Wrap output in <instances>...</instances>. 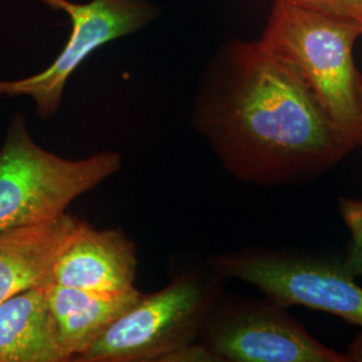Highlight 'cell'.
I'll return each mask as SVG.
<instances>
[{
  "label": "cell",
  "instance_id": "obj_1",
  "mask_svg": "<svg viewBox=\"0 0 362 362\" xmlns=\"http://www.w3.org/2000/svg\"><path fill=\"white\" fill-rule=\"evenodd\" d=\"M192 125L233 177L263 187L311 180L356 149L297 69L260 40L233 39L211 57Z\"/></svg>",
  "mask_w": 362,
  "mask_h": 362
},
{
  "label": "cell",
  "instance_id": "obj_2",
  "mask_svg": "<svg viewBox=\"0 0 362 362\" xmlns=\"http://www.w3.org/2000/svg\"><path fill=\"white\" fill-rule=\"evenodd\" d=\"M361 35L358 21L275 0L259 39L297 69L326 115L356 148L362 145L361 73L353 50Z\"/></svg>",
  "mask_w": 362,
  "mask_h": 362
},
{
  "label": "cell",
  "instance_id": "obj_3",
  "mask_svg": "<svg viewBox=\"0 0 362 362\" xmlns=\"http://www.w3.org/2000/svg\"><path fill=\"white\" fill-rule=\"evenodd\" d=\"M121 168V156L112 151L79 160L54 155L34 141L25 117L16 115L0 148V231L59 218Z\"/></svg>",
  "mask_w": 362,
  "mask_h": 362
},
{
  "label": "cell",
  "instance_id": "obj_4",
  "mask_svg": "<svg viewBox=\"0 0 362 362\" xmlns=\"http://www.w3.org/2000/svg\"><path fill=\"white\" fill-rule=\"evenodd\" d=\"M221 281L211 269L184 272L167 287L141 294L77 361H167L200 338L221 298Z\"/></svg>",
  "mask_w": 362,
  "mask_h": 362
},
{
  "label": "cell",
  "instance_id": "obj_5",
  "mask_svg": "<svg viewBox=\"0 0 362 362\" xmlns=\"http://www.w3.org/2000/svg\"><path fill=\"white\" fill-rule=\"evenodd\" d=\"M209 269L221 279L255 286L287 308L324 311L362 327V287L344 259L287 248H243L220 252Z\"/></svg>",
  "mask_w": 362,
  "mask_h": 362
},
{
  "label": "cell",
  "instance_id": "obj_6",
  "mask_svg": "<svg viewBox=\"0 0 362 362\" xmlns=\"http://www.w3.org/2000/svg\"><path fill=\"white\" fill-rule=\"evenodd\" d=\"M287 309L267 297L220 298L203 326L202 344L219 361L349 362L345 353L311 336Z\"/></svg>",
  "mask_w": 362,
  "mask_h": 362
},
{
  "label": "cell",
  "instance_id": "obj_7",
  "mask_svg": "<svg viewBox=\"0 0 362 362\" xmlns=\"http://www.w3.org/2000/svg\"><path fill=\"white\" fill-rule=\"evenodd\" d=\"M52 10L69 15L71 33L65 47L50 66L38 74L0 81V97H30L42 119L61 107L66 83L85 59L106 43L139 33L157 16L148 0H42Z\"/></svg>",
  "mask_w": 362,
  "mask_h": 362
},
{
  "label": "cell",
  "instance_id": "obj_8",
  "mask_svg": "<svg viewBox=\"0 0 362 362\" xmlns=\"http://www.w3.org/2000/svg\"><path fill=\"white\" fill-rule=\"evenodd\" d=\"M137 250L121 230H97L86 221L57 260L52 284L101 294L136 287Z\"/></svg>",
  "mask_w": 362,
  "mask_h": 362
},
{
  "label": "cell",
  "instance_id": "obj_9",
  "mask_svg": "<svg viewBox=\"0 0 362 362\" xmlns=\"http://www.w3.org/2000/svg\"><path fill=\"white\" fill-rule=\"evenodd\" d=\"M83 220L64 214L57 219L0 231V303L52 284L54 267Z\"/></svg>",
  "mask_w": 362,
  "mask_h": 362
},
{
  "label": "cell",
  "instance_id": "obj_10",
  "mask_svg": "<svg viewBox=\"0 0 362 362\" xmlns=\"http://www.w3.org/2000/svg\"><path fill=\"white\" fill-rule=\"evenodd\" d=\"M45 290L67 361H77L143 294L136 287L119 294H101L57 284Z\"/></svg>",
  "mask_w": 362,
  "mask_h": 362
},
{
  "label": "cell",
  "instance_id": "obj_11",
  "mask_svg": "<svg viewBox=\"0 0 362 362\" xmlns=\"http://www.w3.org/2000/svg\"><path fill=\"white\" fill-rule=\"evenodd\" d=\"M45 287L0 303V362H65Z\"/></svg>",
  "mask_w": 362,
  "mask_h": 362
},
{
  "label": "cell",
  "instance_id": "obj_12",
  "mask_svg": "<svg viewBox=\"0 0 362 362\" xmlns=\"http://www.w3.org/2000/svg\"><path fill=\"white\" fill-rule=\"evenodd\" d=\"M339 214L351 235V246L344 258L346 270L354 276H362V200L339 197Z\"/></svg>",
  "mask_w": 362,
  "mask_h": 362
},
{
  "label": "cell",
  "instance_id": "obj_13",
  "mask_svg": "<svg viewBox=\"0 0 362 362\" xmlns=\"http://www.w3.org/2000/svg\"><path fill=\"white\" fill-rule=\"evenodd\" d=\"M324 13L350 18L362 23V0H291Z\"/></svg>",
  "mask_w": 362,
  "mask_h": 362
},
{
  "label": "cell",
  "instance_id": "obj_14",
  "mask_svg": "<svg viewBox=\"0 0 362 362\" xmlns=\"http://www.w3.org/2000/svg\"><path fill=\"white\" fill-rule=\"evenodd\" d=\"M345 354L349 362H362V332L351 341Z\"/></svg>",
  "mask_w": 362,
  "mask_h": 362
},
{
  "label": "cell",
  "instance_id": "obj_15",
  "mask_svg": "<svg viewBox=\"0 0 362 362\" xmlns=\"http://www.w3.org/2000/svg\"><path fill=\"white\" fill-rule=\"evenodd\" d=\"M358 95H360V105H361L362 110V74L360 77V82H358Z\"/></svg>",
  "mask_w": 362,
  "mask_h": 362
}]
</instances>
